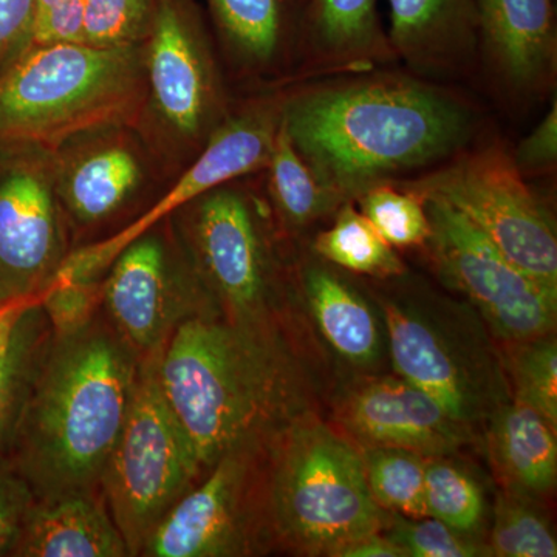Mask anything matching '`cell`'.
I'll list each match as a JSON object with an SVG mask.
<instances>
[{
    "instance_id": "cell-1",
    "label": "cell",
    "mask_w": 557,
    "mask_h": 557,
    "mask_svg": "<svg viewBox=\"0 0 557 557\" xmlns=\"http://www.w3.org/2000/svg\"><path fill=\"white\" fill-rule=\"evenodd\" d=\"M282 124L341 207L453 159L471 145L479 115L435 81L381 67L289 84Z\"/></svg>"
},
{
    "instance_id": "cell-2",
    "label": "cell",
    "mask_w": 557,
    "mask_h": 557,
    "mask_svg": "<svg viewBox=\"0 0 557 557\" xmlns=\"http://www.w3.org/2000/svg\"><path fill=\"white\" fill-rule=\"evenodd\" d=\"M159 373L203 474L228 454L263 453L321 408L317 370L281 318L188 319L164 344Z\"/></svg>"
},
{
    "instance_id": "cell-3",
    "label": "cell",
    "mask_w": 557,
    "mask_h": 557,
    "mask_svg": "<svg viewBox=\"0 0 557 557\" xmlns=\"http://www.w3.org/2000/svg\"><path fill=\"white\" fill-rule=\"evenodd\" d=\"M141 357L108 318L53 333L7 456L35 498L100 490Z\"/></svg>"
},
{
    "instance_id": "cell-4",
    "label": "cell",
    "mask_w": 557,
    "mask_h": 557,
    "mask_svg": "<svg viewBox=\"0 0 557 557\" xmlns=\"http://www.w3.org/2000/svg\"><path fill=\"white\" fill-rule=\"evenodd\" d=\"M263 504L271 545L298 556L338 557L391 519L370 494L357 443L319 413L267 449Z\"/></svg>"
},
{
    "instance_id": "cell-5",
    "label": "cell",
    "mask_w": 557,
    "mask_h": 557,
    "mask_svg": "<svg viewBox=\"0 0 557 557\" xmlns=\"http://www.w3.org/2000/svg\"><path fill=\"white\" fill-rule=\"evenodd\" d=\"M145 95L141 44H32L0 73V137L53 148L100 124L135 123Z\"/></svg>"
},
{
    "instance_id": "cell-6",
    "label": "cell",
    "mask_w": 557,
    "mask_h": 557,
    "mask_svg": "<svg viewBox=\"0 0 557 557\" xmlns=\"http://www.w3.org/2000/svg\"><path fill=\"white\" fill-rule=\"evenodd\" d=\"M262 172L222 183L168 218L220 317L234 322L278 318L293 281Z\"/></svg>"
},
{
    "instance_id": "cell-7",
    "label": "cell",
    "mask_w": 557,
    "mask_h": 557,
    "mask_svg": "<svg viewBox=\"0 0 557 557\" xmlns=\"http://www.w3.org/2000/svg\"><path fill=\"white\" fill-rule=\"evenodd\" d=\"M380 309L395 373L458 423L478 434L512 398L504 354L468 302L406 289L381 296Z\"/></svg>"
},
{
    "instance_id": "cell-8",
    "label": "cell",
    "mask_w": 557,
    "mask_h": 557,
    "mask_svg": "<svg viewBox=\"0 0 557 557\" xmlns=\"http://www.w3.org/2000/svg\"><path fill=\"white\" fill-rule=\"evenodd\" d=\"M141 50L146 95L134 124L177 178L228 119L237 97L194 0H157Z\"/></svg>"
},
{
    "instance_id": "cell-9",
    "label": "cell",
    "mask_w": 557,
    "mask_h": 557,
    "mask_svg": "<svg viewBox=\"0 0 557 557\" xmlns=\"http://www.w3.org/2000/svg\"><path fill=\"white\" fill-rule=\"evenodd\" d=\"M161 350L139 361L129 410L100 480L131 556H139L153 528L203 478L193 443L164 397Z\"/></svg>"
},
{
    "instance_id": "cell-10",
    "label": "cell",
    "mask_w": 557,
    "mask_h": 557,
    "mask_svg": "<svg viewBox=\"0 0 557 557\" xmlns=\"http://www.w3.org/2000/svg\"><path fill=\"white\" fill-rule=\"evenodd\" d=\"M394 183L448 203L518 269L557 296L555 219L500 141L469 145L434 170Z\"/></svg>"
},
{
    "instance_id": "cell-11",
    "label": "cell",
    "mask_w": 557,
    "mask_h": 557,
    "mask_svg": "<svg viewBox=\"0 0 557 557\" xmlns=\"http://www.w3.org/2000/svg\"><path fill=\"white\" fill-rule=\"evenodd\" d=\"M51 150L54 188L73 249L81 237L110 228L119 233L145 214L175 180L131 121L76 132Z\"/></svg>"
},
{
    "instance_id": "cell-12",
    "label": "cell",
    "mask_w": 557,
    "mask_h": 557,
    "mask_svg": "<svg viewBox=\"0 0 557 557\" xmlns=\"http://www.w3.org/2000/svg\"><path fill=\"white\" fill-rule=\"evenodd\" d=\"M426 211L431 234L423 248L432 269L478 311L494 338L511 344L555 333L556 295L445 201L426 199Z\"/></svg>"
},
{
    "instance_id": "cell-13",
    "label": "cell",
    "mask_w": 557,
    "mask_h": 557,
    "mask_svg": "<svg viewBox=\"0 0 557 557\" xmlns=\"http://www.w3.org/2000/svg\"><path fill=\"white\" fill-rule=\"evenodd\" d=\"M73 249L53 150L0 137V307L38 299Z\"/></svg>"
},
{
    "instance_id": "cell-14",
    "label": "cell",
    "mask_w": 557,
    "mask_h": 557,
    "mask_svg": "<svg viewBox=\"0 0 557 557\" xmlns=\"http://www.w3.org/2000/svg\"><path fill=\"white\" fill-rule=\"evenodd\" d=\"M100 307L139 357L161 350L188 319L220 317L170 219L121 249L102 277Z\"/></svg>"
},
{
    "instance_id": "cell-15",
    "label": "cell",
    "mask_w": 557,
    "mask_h": 557,
    "mask_svg": "<svg viewBox=\"0 0 557 557\" xmlns=\"http://www.w3.org/2000/svg\"><path fill=\"white\" fill-rule=\"evenodd\" d=\"M284 90L274 87L237 98L200 156L145 214L108 239L72 249L57 277L102 281L121 249L183 205L222 183L265 171L281 126Z\"/></svg>"
},
{
    "instance_id": "cell-16",
    "label": "cell",
    "mask_w": 557,
    "mask_h": 557,
    "mask_svg": "<svg viewBox=\"0 0 557 557\" xmlns=\"http://www.w3.org/2000/svg\"><path fill=\"white\" fill-rule=\"evenodd\" d=\"M263 453L220 458L146 539L145 557H244L271 547Z\"/></svg>"
},
{
    "instance_id": "cell-17",
    "label": "cell",
    "mask_w": 557,
    "mask_h": 557,
    "mask_svg": "<svg viewBox=\"0 0 557 557\" xmlns=\"http://www.w3.org/2000/svg\"><path fill=\"white\" fill-rule=\"evenodd\" d=\"M333 424L358 446H387L423 457L454 456L478 434L448 410L399 376H364L341 392Z\"/></svg>"
},
{
    "instance_id": "cell-18",
    "label": "cell",
    "mask_w": 557,
    "mask_h": 557,
    "mask_svg": "<svg viewBox=\"0 0 557 557\" xmlns=\"http://www.w3.org/2000/svg\"><path fill=\"white\" fill-rule=\"evenodd\" d=\"M479 57L487 81L511 108L552 97L557 81L553 0H475Z\"/></svg>"
},
{
    "instance_id": "cell-19",
    "label": "cell",
    "mask_w": 557,
    "mask_h": 557,
    "mask_svg": "<svg viewBox=\"0 0 557 557\" xmlns=\"http://www.w3.org/2000/svg\"><path fill=\"white\" fill-rule=\"evenodd\" d=\"M304 0H207L230 84L251 91L295 83Z\"/></svg>"
},
{
    "instance_id": "cell-20",
    "label": "cell",
    "mask_w": 557,
    "mask_h": 557,
    "mask_svg": "<svg viewBox=\"0 0 557 557\" xmlns=\"http://www.w3.org/2000/svg\"><path fill=\"white\" fill-rule=\"evenodd\" d=\"M395 60L420 78H463L479 58L475 0H387Z\"/></svg>"
},
{
    "instance_id": "cell-21",
    "label": "cell",
    "mask_w": 557,
    "mask_h": 557,
    "mask_svg": "<svg viewBox=\"0 0 557 557\" xmlns=\"http://www.w3.org/2000/svg\"><path fill=\"white\" fill-rule=\"evenodd\" d=\"M376 3L304 0L295 83L395 64Z\"/></svg>"
},
{
    "instance_id": "cell-22",
    "label": "cell",
    "mask_w": 557,
    "mask_h": 557,
    "mask_svg": "<svg viewBox=\"0 0 557 557\" xmlns=\"http://www.w3.org/2000/svg\"><path fill=\"white\" fill-rule=\"evenodd\" d=\"M293 282L319 335L351 368L379 364L387 347L383 319L338 271L317 255L299 259Z\"/></svg>"
},
{
    "instance_id": "cell-23",
    "label": "cell",
    "mask_w": 557,
    "mask_h": 557,
    "mask_svg": "<svg viewBox=\"0 0 557 557\" xmlns=\"http://www.w3.org/2000/svg\"><path fill=\"white\" fill-rule=\"evenodd\" d=\"M14 557H126V542L101 491L35 498L17 534Z\"/></svg>"
},
{
    "instance_id": "cell-24",
    "label": "cell",
    "mask_w": 557,
    "mask_h": 557,
    "mask_svg": "<svg viewBox=\"0 0 557 557\" xmlns=\"http://www.w3.org/2000/svg\"><path fill=\"white\" fill-rule=\"evenodd\" d=\"M557 426L511 398L485 424L487 454L504 490L539 498L557 482Z\"/></svg>"
},
{
    "instance_id": "cell-25",
    "label": "cell",
    "mask_w": 557,
    "mask_h": 557,
    "mask_svg": "<svg viewBox=\"0 0 557 557\" xmlns=\"http://www.w3.org/2000/svg\"><path fill=\"white\" fill-rule=\"evenodd\" d=\"M262 182L278 230L285 237L298 236L338 211L339 205L322 188L293 146L282 119Z\"/></svg>"
},
{
    "instance_id": "cell-26",
    "label": "cell",
    "mask_w": 557,
    "mask_h": 557,
    "mask_svg": "<svg viewBox=\"0 0 557 557\" xmlns=\"http://www.w3.org/2000/svg\"><path fill=\"white\" fill-rule=\"evenodd\" d=\"M51 335L53 330L39 298L30 300L0 354V453L9 449Z\"/></svg>"
},
{
    "instance_id": "cell-27",
    "label": "cell",
    "mask_w": 557,
    "mask_h": 557,
    "mask_svg": "<svg viewBox=\"0 0 557 557\" xmlns=\"http://www.w3.org/2000/svg\"><path fill=\"white\" fill-rule=\"evenodd\" d=\"M332 226L321 231L311 244V251L330 265L348 273L388 281L401 277L406 267L380 236L375 226L355 203L341 205Z\"/></svg>"
},
{
    "instance_id": "cell-28",
    "label": "cell",
    "mask_w": 557,
    "mask_h": 557,
    "mask_svg": "<svg viewBox=\"0 0 557 557\" xmlns=\"http://www.w3.org/2000/svg\"><path fill=\"white\" fill-rule=\"evenodd\" d=\"M370 494L388 515L426 518V457L387 446H359Z\"/></svg>"
},
{
    "instance_id": "cell-29",
    "label": "cell",
    "mask_w": 557,
    "mask_h": 557,
    "mask_svg": "<svg viewBox=\"0 0 557 557\" xmlns=\"http://www.w3.org/2000/svg\"><path fill=\"white\" fill-rule=\"evenodd\" d=\"M424 485L428 516L460 533L479 537L485 525L486 502L471 472L453 460V456L429 457Z\"/></svg>"
},
{
    "instance_id": "cell-30",
    "label": "cell",
    "mask_w": 557,
    "mask_h": 557,
    "mask_svg": "<svg viewBox=\"0 0 557 557\" xmlns=\"http://www.w3.org/2000/svg\"><path fill=\"white\" fill-rule=\"evenodd\" d=\"M490 556L556 557L555 533L536 498L504 490L494 505L493 527L485 542Z\"/></svg>"
},
{
    "instance_id": "cell-31",
    "label": "cell",
    "mask_w": 557,
    "mask_h": 557,
    "mask_svg": "<svg viewBox=\"0 0 557 557\" xmlns=\"http://www.w3.org/2000/svg\"><path fill=\"white\" fill-rule=\"evenodd\" d=\"M392 248H416L426 244L431 225L426 199L397 183H381L354 201Z\"/></svg>"
},
{
    "instance_id": "cell-32",
    "label": "cell",
    "mask_w": 557,
    "mask_h": 557,
    "mask_svg": "<svg viewBox=\"0 0 557 557\" xmlns=\"http://www.w3.org/2000/svg\"><path fill=\"white\" fill-rule=\"evenodd\" d=\"M512 398L525 403L557 426V343L555 335L505 344Z\"/></svg>"
},
{
    "instance_id": "cell-33",
    "label": "cell",
    "mask_w": 557,
    "mask_h": 557,
    "mask_svg": "<svg viewBox=\"0 0 557 557\" xmlns=\"http://www.w3.org/2000/svg\"><path fill=\"white\" fill-rule=\"evenodd\" d=\"M156 5L157 0H86L84 42L138 46L148 35Z\"/></svg>"
},
{
    "instance_id": "cell-34",
    "label": "cell",
    "mask_w": 557,
    "mask_h": 557,
    "mask_svg": "<svg viewBox=\"0 0 557 557\" xmlns=\"http://www.w3.org/2000/svg\"><path fill=\"white\" fill-rule=\"evenodd\" d=\"M384 533L397 542L408 557L490 556L482 539L460 533L431 516L412 519L391 515Z\"/></svg>"
},
{
    "instance_id": "cell-35",
    "label": "cell",
    "mask_w": 557,
    "mask_h": 557,
    "mask_svg": "<svg viewBox=\"0 0 557 557\" xmlns=\"http://www.w3.org/2000/svg\"><path fill=\"white\" fill-rule=\"evenodd\" d=\"M101 282L90 278L57 277L39 296L53 333H65L86 324L100 306Z\"/></svg>"
},
{
    "instance_id": "cell-36",
    "label": "cell",
    "mask_w": 557,
    "mask_h": 557,
    "mask_svg": "<svg viewBox=\"0 0 557 557\" xmlns=\"http://www.w3.org/2000/svg\"><path fill=\"white\" fill-rule=\"evenodd\" d=\"M35 500L32 487L5 453H0V557L11 556L28 508Z\"/></svg>"
},
{
    "instance_id": "cell-37",
    "label": "cell",
    "mask_w": 557,
    "mask_h": 557,
    "mask_svg": "<svg viewBox=\"0 0 557 557\" xmlns=\"http://www.w3.org/2000/svg\"><path fill=\"white\" fill-rule=\"evenodd\" d=\"M86 0H35L32 44L84 42Z\"/></svg>"
},
{
    "instance_id": "cell-38",
    "label": "cell",
    "mask_w": 557,
    "mask_h": 557,
    "mask_svg": "<svg viewBox=\"0 0 557 557\" xmlns=\"http://www.w3.org/2000/svg\"><path fill=\"white\" fill-rule=\"evenodd\" d=\"M552 102L547 115L511 152L516 168L525 178L541 177L556 170L557 101L555 95Z\"/></svg>"
},
{
    "instance_id": "cell-39",
    "label": "cell",
    "mask_w": 557,
    "mask_h": 557,
    "mask_svg": "<svg viewBox=\"0 0 557 557\" xmlns=\"http://www.w3.org/2000/svg\"><path fill=\"white\" fill-rule=\"evenodd\" d=\"M35 0H0V73L33 42Z\"/></svg>"
},
{
    "instance_id": "cell-40",
    "label": "cell",
    "mask_w": 557,
    "mask_h": 557,
    "mask_svg": "<svg viewBox=\"0 0 557 557\" xmlns=\"http://www.w3.org/2000/svg\"><path fill=\"white\" fill-rule=\"evenodd\" d=\"M338 557H408V555L397 542L392 541L384 531H380L347 545Z\"/></svg>"
},
{
    "instance_id": "cell-41",
    "label": "cell",
    "mask_w": 557,
    "mask_h": 557,
    "mask_svg": "<svg viewBox=\"0 0 557 557\" xmlns=\"http://www.w3.org/2000/svg\"><path fill=\"white\" fill-rule=\"evenodd\" d=\"M35 300V299H33ZM30 302V300H28ZM28 302L11 304V306L0 307V354L7 347L13 330L20 321L22 311L27 307Z\"/></svg>"
}]
</instances>
